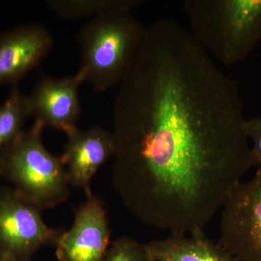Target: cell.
Segmentation results:
<instances>
[{
    "label": "cell",
    "mask_w": 261,
    "mask_h": 261,
    "mask_svg": "<svg viewBox=\"0 0 261 261\" xmlns=\"http://www.w3.org/2000/svg\"><path fill=\"white\" fill-rule=\"evenodd\" d=\"M236 81L172 18L147 27L113 107L112 179L127 209L170 233L204 228L247 171Z\"/></svg>",
    "instance_id": "cell-1"
},
{
    "label": "cell",
    "mask_w": 261,
    "mask_h": 261,
    "mask_svg": "<svg viewBox=\"0 0 261 261\" xmlns=\"http://www.w3.org/2000/svg\"><path fill=\"white\" fill-rule=\"evenodd\" d=\"M146 29L130 12L112 11L94 17L81 29L78 72L97 92L120 85L132 69Z\"/></svg>",
    "instance_id": "cell-2"
},
{
    "label": "cell",
    "mask_w": 261,
    "mask_h": 261,
    "mask_svg": "<svg viewBox=\"0 0 261 261\" xmlns=\"http://www.w3.org/2000/svg\"><path fill=\"white\" fill-rule=\"evenodd\" d=\"M183 9L192 35L221 64L241 63L261 42V0H186Z\"/></svg>",
    "instance_id": "cell-3"
},
{
    "label": "cell",
    "mask_w": 261,
    "mask_h": 261,
    "mask_svg": "<svg viewBox=\"0 0 261 261\" xmlns=\"http://www.w3.org/2000/svg\"><path fill=\"white\" fill-rule=\"evenodd\" d=\"M44 128L34 122L30 129L0 150V178L42 210L68 200L70 186L61 156L51 154L43 144Z\"/></svg>",
    "instance_id": "cell-4"
},
{
    "label": "cell",
    "mask_w": 261,
    "mask_h": 261,
    "mask_svg": "<svg viewBox=\"0 0 261 261\" xmlns=\"http://www.w3.org/2000/svg\"><path fill=\"white\" fill-rule=\"evenodd\" d=\"M42 211L13 188L0 190V261H31L42 247L56 245L63 231L47 226Z\"/></svg>",
    "instance_id": "cell-5"
},
{
    "label": "cell",
    "mask_w": 261,
    "mask_h": 261,
    "mask_svg": "<svg viewBox=\"0 0 261 261\" xmlns=\"http://www.w3.org/2000/svg\"><path fill=\"white\" fill-rule=\"evenodd\" d=\"M220 212L219 243L239 261H261V165L233 189Z\"/></svg>",
    "instance_id": "cell-6"
},
{
    "label": "cell",
    "mask_w": 261,
    "mask_h": 261,
    "mask_svg": "<svg viewBox=\"0 0 261 261\" xmlns=\"http://www.w3.org/2000/svg\"><path fill=\"white\" fill-rule=\"evenodd\" d=\"M111 245V230L102 201L87 196L76 209L73 225L56 244L59 261H102Z\"/></svg>",
    "instance_id": "cell-7"
},
{
    "label": "cell",
    "mask_w": 261,
    "mask_h": 261,
    "mask_svg": "<svg viewBox=\"0 0 261 261\" xmlns=\"http://www.w3.org/2000/svg\"><path fill=\"white\" fill-rule=\"evenodd\" d=\"M84 79L79 72L71 76H44L27 95L30 116L35 121L67 132L76 128L81 115L80 87Z\"/></svg>",
    "instance_id": "cell-8"
},
{
    "label": "cell",
    "mask_w": 261,
    "mask_h": 261,
    "mask_svg": "<svg viewBox=\"0 0 261 261\" xmlns=\"http://www.w3.org/2000/svg\"><path fill=\"white\" fill-rule=\"evenodd\" d=\"M65 150L61 155L70 186L81 188L86 195H92L90 184L94 174L116 151L112 132L101 127L78 128L67 132Z\"/></svg>",
    "instance_id": "cell-9"
},
{
    "label": "cell",
    "mask_w": 261,
    "mask_h": 261,
    "mask_svg": "<svg viewBox=\"0 0 261 261\" xmlns=\"http://www.w3.org/2000/svg\"><path fill=\"white\" fill-rule=\"evenodd\" d=\"M53 45L50 33L39 24L0 33V84H18L45 58Z\"/></svg>",
    "instance_id": "cell-10"
},
{
    "label": "cell",
    "mask_w": 261,
    "mask_h": 261,
    "mask_svg": "<svg viewBox=\"0 0 261 261\" xmlns=\"http://www.w3.org/2000/svg\"><path fill=\"white\" fill-rule=\"evenodd\" d=\"M152 261H239L219 243H214L204 231L170 233L167 238L145 243Z\"/></svg>",
    "instance_id": "cell-11"
},
{
    "label": "cell",
    "mask_w": 261,
    "mask_h": 261,
    "mask_svg": "<svg viewBox=\"0 0 261 261\" xmlns=\"http://www.w3.org/2000/svg\"><path fill=\"white\" fill-rule=\"evenodd\" d=\"M145 3L142 0H50L46 4L62 18L77 20L108 12L132 13Z\"/></svg>",
    "instance_id": "cell-12"
},
{
    "label": "cell",
    "mask_w": 261,
    "mask_h": 261,
    "mask_svg": "<svg viewBox=\"0 0 261 261\" xmlns=\"http://www.w3.org/2000/svg\"><path fill=\"white\" fill-rule=\"evenodd\" d=\"M29 116L28 97L20 90L18 84H13L6 100L0 106V150L23 133Z\"/></svg>",
    "instance_id": "cell-13"
},
{
    "label": "cell",
    "mask_w": 261,
    "mask_h": 261,
    "mask_svg": "<svg viewBox=\"0 0 261 261\" xmlns=\"http://www.w3.org/2000/svg\"><path fill=\"white\" fill-rule=\"evenodd\" d=\"M102 261H152L145 244L128 237L111 243Z\"/></svg>",
    "instance_id": "cell-14"
},
{
    "label": "cell",
    "mask_w": 261,
    "mask_h": 261,
    "mask_svg": "<svg viewBox=\"0 0 261 261\" xmlns=\"http://www.w3.org/2000/svg\"><path fill=\"white\" fill-rule=\"evenodd\" d=\"M244 129L247 138L251 139L252 147H250V167H258L261 165V118L254 117L245 120Z\"/></svg>",
    "instance_id": "cell-15"
}]
</instances>
